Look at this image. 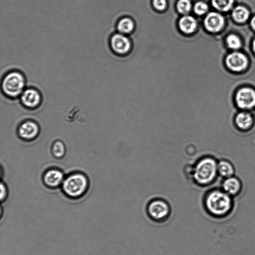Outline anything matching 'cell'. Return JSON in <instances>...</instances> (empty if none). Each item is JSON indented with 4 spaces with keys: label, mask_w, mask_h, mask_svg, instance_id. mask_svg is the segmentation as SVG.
<instances>
[{
    "label": "cell",
    "mask_w": 255,
    "mask_h": 255,
    "mask_svg": "<svg viewBox=\"0 0 255 255\" xmlns=\"http://www.w3.org/2000/svg\"><path fill=\"white\" fill-rule=\"evenodd\" d=\"M218 161L211 155H204L196 161L192 167L191 174L196 184L207 187L215 182L219 176Z\"/></svg>",
    "instance_id": "obj_2"
},
{
    "label": "cell",
    "mask_w": 255,
    "mask_h": 255,
    "mask_svg": "<svg viewBox=\"0 0 255 255\" xmlns=\"http://www.w3.org/2000/svg\"><path fill=\"white\" fill-rule=\"evenodd\" d=\"M152 5L154 9L158 11H163L167 6V0H152Z\"/></svg>",
    "instance_id": "obj_24"
},
{
    "label": "cell",
    "mask_w": 255,
    "mask_h": 255,
    "mask_svg": "<svg viewBox=\"0 0 255 255\" xmlns=\"http://www.w3.org/2000/svg\"><path fill=\"white\" fill-rule=\"evenodd\" d=\"M242 184L240 179L235 175L223 179L221 188L226 193L234 197L241 192Z\"/></svg>",
    "instance_id": "obj_13"
},
{
    "label": "cell",
    "mask_w": 255,
    "mask_h": 255,
    "mask_svg": "<svg viewBox=\"0 0 255 255\" xmlns=\"http://www.w3.org/2000/svg\"><path fill=\"white\" fill-rule=\"evenodd\" d=\"M147 217L153 222L163 223L166 222L171 215V208L165 200L156 198L148 202L146 207Z\"/></svg>",
    "instance_id": "obj_5"
},
{
    "label": "cell",
    "mask_w": 255,
    "mask_h": 255,
    "mask_svg": "<svg viewBox=\"0 0 255 255\" xmlns=\"http://www.w3.org/2000/svg\"><path fill=\"white\" fill-rule=\"evenodd\" d=\"M235 0H211L213 7L221 11L230 10L234 3Z\"/></svg>",
    "instance_id": "obj_19"
},
{
    "label": "cell",
    "mask_w": 255,
    "mask_h": 255,
    "mask_svg": "<svg viewBox=\"0 0 255 255\" xmlns=\"http://www.w3.org/2000/svg\"><path fill=\"white\" fill-rule=\"evenodd\" d=\"M203 207L206 213L214 218L220 219L229 215L234 206L233 197L221 188L208 190L203 198Z\"/></svg>",
    "instance_id": "obj_1"
},
{
    "label": "cell",
    "mask_w": 255,
    "mask_h": 255,
    "mask_svg": "<svg viewBox=\"0 0 255 255\" xmlns=\"http://www.w3.org/2000/svg\"><path fill=\"white\" fill-rule=\"evenodd\" d=\"M197 22L192 16L186 15L181 17L178 22L180 30L184 33L189 34L194 32L197 27Z\"/></svg>",
    "instance_id": "obj_15"
},
{
    "label": "cell",
    "mask_w": 255,
    "mask_h": 255,
    "mask_svg": "<svg viewBox=\"0 0 255 255\" xmlns=\"http://www.w3.org/2000/svg\"><path fill=\"white\" fill-rule=\"evenodd\" d=\"M204 24L206 29L211 32L219 31L224 26V17L217 12H210L205 17Z\"/></svg>",
    "instance_id": "obj_12"
},
{
    "label": "cell",
    "mask_w": 255,
    "mask_h": 255,
    "mask_svg": "<svg viewBox=\"0 0 255 255\" xmlns=\"http://www.w3.org/2000/svg\"><path fill=\"white\" fill-rule=\"evenodd\" d=\"M234 123L241 131H246L252 128L255 123L254 115L251 111L239 110L235 115Z\"/></svg>",
    "instance_id": "obj_8"
},
{
    "label": "cell",
    "mask_w": 255,
    "mask_h": 255,
    "mask_svg": "<svg viewBox=\"0 0 255 255\" xmlns=\"http://www.w3.org/2000/svg\"><path fill=\"white\" fill-rule=\"evenodd\" d=\"M234 101L239 110L251 112L255 109V90L249 87L242 88L234 95Z\"/></svg>",
    "instance_id": "obj_6"
},
{
    "label": "cell",
    "mask_w": 255,
    "mask_h": 255,
    "mask_svg": "<svg viewBox=\"0 0 255 255\" xmlns=\"http://www.w3.org/2000/svg\"><path fill=\"white\" fill-rule=\"evenodd\" d=\"M88 180L82 173H74L64 178L62 184L64 193L69 198H79L87 191Z\"/></svg>",
    "instance_id": "obj_4"
},
{
    "label": "cell",
    "mask_w": 255,
    "mask_h": 255,
    "mask_svg": "<svg viewBox=\"0 0 255 255\" xmlns=\"http://www.w3.org/2000/svg\"><path fill=\"white\" fill-rule=\"evenodd\" d=\"M39 132L38 124L33 121H26L20 124L18 128V133L20 138L30 140L35 138Z\"/></svg>",
    "instance_id": "obj_10"
},
{
    "label": "cell",
    "mask_w": 255,
    "mask_h": 255,
    "mask_svg": "<svg viewBox=\"0 0 255 255\" xmlns=\"http://www.w3.org/2000/svg\"><path fill=\"white\" fill-rule=\"evenodd\" d=\"M65 146L64 143L59 140L54 142L52 146V153L56 158H60L65 153Z\"/></svg>",
    "instance_id": "obj_21"
},
{
    "label": "cell",
    "mask_w": 255,
    "mask_h": 255,
    "mask_svg": "<svg viewBox=\"0 0 255 255\" xmlns=\"http://www.w3.org/2000/svg\"><path fill=\"white\" fill-rule=\"evenodd\" d=\"M226 63L230 69L234 71H240L247 67L248 61L243 53L234 52L227 56Z\"/></svg>",
    "instance_id": "obj_9"
},
{
    "label": "cell",
    "mask_w": 255,
    "mask_h": 255,
    "mask_svg": "<svg viewBox=\"0 0 255 255\" xmlns=\"http://www.w3.org/2000/svg\"><path fill=\"white\" fill-rule=\"evenodd\" d=\"M192 6L191 0H178L176 3V7L178 12L185 14L191 9Z\"/></svg>",
    "instance_id": "obj_20"
},
{
    "label": "cell",
    "mask_w": 255,
    "mask_h": 255,
    "mask_svg": "<svg viewBox=\"0 0 255 255\" xmlns=\"http://www.w3.org/2000/svg\"><path fill=\"white\" fill-rule=\"evenodd\" d=\"M253 49H254V51H255V39H254V41H253Z\"/></svg>",
    "instance_id": "obj_27"
},
{
    "label": "cell",
    "mask_w": 255,
    "mask_h": 255,
    "mask_svg": "<svg viewBox=\"0 0 255 255\" xmlns=\"http://www.w3.org/2000/svg\"><path fill=\"white\" fill-rule=\"evenodd\" d=\"M228 46L234 50L239 49L241 46V41L238 36L235 34H230L226 38Z\"/></svg>",
    "instance_id": "obj_22"
},
{
    "label": "cell",
    "mask_w": 255,
    "mask_h": 255,
    "mask_svg": "<svg viewBox=\"0 0 255 255\" xmlns=\"http://www.w3.org/2000/svg\"><path fill=\"white\" fill-rule=\"evenodd\" d=\"M208 8L209 6L207 3L202 0L195 2L193 6L194 12L198 15H202L206 13Z\"/></svg>",
    "instance_id": "obj_23"
},
{
    "label": "cell",
    "mask_w": 255,
    "mask_h": 255,
    "mask_svg": "<svg viewBox=\"0 0 255 255\" xmlns=\"http://www.w3.org/2000/svg\"><path fill=\"white\" fill-rule=\"evenodd\" d=\"M20 99L23 106L30 109H33L40 105L42 97L38 90L34 88H29L23 91L20 96Z\"/></svg>",
    "instance_id": "obj_7"
},
{
    "label": "cell",
    "mask_w": 255,
    "mask_h": 255,
    "mask_svg": "<svg viewBox=\"0 0 255 255\" xmlns=\"http://www.w3.org/2000/svg\"><path fill=\"white\" fill-rule=\"evenodd\" d=\"M8 196V191L7 187L2 182L0 184V200L1 202H4Z\"/></svg>",
    "instance_id": "obj_25"
},
{
    "label": "cell",
    "mask_w": 255,
    "mask_h": 255,
    "mask_svg": "<svg viewBox=\"0 0 255 255\" xmlns=\"http://www.w3.org/2000/svg\"><path fill=\"white\" fill-rule=\"evenodd\" d=\"M218 173L221 177L226 178L235 175V168L231 161L221 159L218 161Z\"/></svg>",
    "instance_id": "obj_16"
},
{
    "label": "cell",
    "mask_w": 255,
    "mask_h": 255,
    "mask_svg": "<svg viewBox=\"0 0 255 255\" xmlns=\"http://www.w3.org/2000/svg\"><path fill=\"white\" fill-rule=\"evenodd\" d=\"M110 45L112 50L116 53H127L131 47V43L126 36L117 33L114 34L110 39Z\"/></svg>",
    "instance_id": "obj_11"
},
{
    "label": "cell",
    "mask_w": 255,
    "mask_h": 255,
    "mask_svg": "<svg viewBox=\"0 0 255 255\" xmlns=\"http://www.w3.org/2000/svg\"><path fill=\"white\" fill-rule=\"evenodd\" d=\"M44 184L50 188H56L62 185L64 181V175L59 169L56 168L47 170L43 175Z\"/></svg>",
    "instance_id": "obj_14"
},
{
    "label": "cell",
    "mask_w": 255,
    "mask_h": 255,
    "mask_svg": "<svg viewBox=\"0 0 255 255\" xmlns=\"http://www.w3.org/2000/svg\"><path fill=\"white\" fill-rule=\"evenodd\" d=\"M251 25L252 28L255 30V16L253 17L251 21Z\"/></svg>",
    "instance_id": "obj_26"
},
{
    "label": "cell",
    "mask_w": 255,
    "mask_h": 255,
    "mask_svg": "<svg viewBox=\"0 0 255 255\" xmlns=\"http://www.w3.org/2000/svg\"><path fill=\"white\" fill-rule=\"evenodd\" d=\"M232 15L235 21L238 22H245L249 17V10L242 5L236 6L232 10Z\"/></svg>",
    "instance_id": "obj_17"
},
{
    "label": "cell",
    "mask_w": 255,
    "mask_h": 255,
    "mask_svg": "<svg viewBox=\"0 0 255 255\" xmlns=\"http://www.w3.org/2000/svg\"><path fill=\"white\" fill-rule=\"evenodd\" d=\"M134 24L132 20L128 17L121 19L117 24V29L122 33L128 34L133 29Z\"/></svg>",
    "instance_id": "obj_18"
},
{
    "label": "cell",
    "mask_w": 255,
    "mask_h": 255,
    "mask_svg": "<svg viewBox=\"0 0 255 255\" xmlns=\"http://www.w3.org/2000/svg\"><path fill=\"white\" fill-rule=\"evenodd\" d=\"M25 78L22 73L13 70L5 74L1 81V89L3 94L10 98H16L25 90Z\"/></svg>",
    "instance_id": "obj_3"
}]
</instances>
